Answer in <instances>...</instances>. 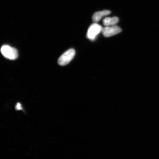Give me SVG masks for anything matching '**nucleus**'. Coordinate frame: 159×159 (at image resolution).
Instances as JSON below:
<instances>
[{
    "label": "nucleus",
    "mask_w": 159,
    "mask_h": 159,
    "mask_svg": "<svg viewBox=\"0 0 159 159\" xmlns=\"http://www.w3.org/2000/svg\"><path fill=\"white\" fill-rule=\"evenodd\" d=\"M2 54L5 58L10 60H15L18 57L17 50L8 45H3L1 48Z\"/></svg>",
    "instance_id": "f257e3e1"
},
{
    "label": "nucleus",
    "mask_w": 159,
    "mask_h": 159,
    "mask_svg": "<svg viewBox=\"0 0 159 159\" xmlns=\"http://www.w3.org/2000/svg\"><path fill=\"white\" fill-rule=\"evenodd\" d=\"M103 28L97 23H93L89 27L87 31V37L91 40L93 41L96 39L97 36L102 33Z\"/></svg>",
    "instance_id": "f03ea898"
},
{
    "label": "nucleus",
    "mask_w": 159,
    "mask_h": 159,
    "mask_svg": "<svg viewBox=\"0 0 159 159\" xmlns=\"http://www.w3.org/2000/svg\"><path fill=\"white\" fill-rule=\"evenodd\" d=\"M75 53L74 49H69L59 57L58 60V64L61 66H65L68 64L74 58Z\"/></svg>",
    "instance_id": "7ed1b4c3"
},
{
    "label": "nucleus",
    "mask_w": 159,
    "mask_h": 159,
    "mask_svg": "<svg viewBox=\"0 0 159 159\" xmlns=\"http://www.w3.org/2000/svg\"><path fill=\"white\" fill-rule=\"evenodd\" d=\"M122 31L120 28L118 26L105 27L103 28L102 33L105 37H109L116 35Z\"/></svg>",
    "instance_id": "20e7f679"
},
{
    "label": "nucleus",
    "mask_w": 159,
    "mask_h": 159,
    "mask_svg": "<svg viewBox=\"0 0 159 159\" xmlns=\"http://www.w3.org/2000/svg\"><path fill=\"white\" fill-rule=\"evenodd\" d=\"M111 13V11L108 10H104L102 11L97 12L94 13L93 16V20L94 23H97L102 18L110 15Z\"/></svg>",
    "instance_id": "39448f33"
},
{
    "label": "nucleus",
    "mask_w": 159,
    "mask_h": 159,
    "mask_svg": "<svg viewBox=\"0 0 159 159\" xmlns=\"http://www.w3.org/2000/svg\"><path fill=\"white\" fill-rule=\"evenodd\" d=\"M119 19L118 17H107L103 20V24L105 27L112 26L116 25L119 22Z\"/></svg>",
    "instance_id": "423d86ee"
},
{
    "label": "nucleus",
    "mask_w": 159,
    "mask_h": 159,
    "mask_svg": "<svg viewBox=\"0 0 159 159\" xmlns=\"http://www.w3.org/2000/svg\"><path fill=\"white\" fill-rule=\"evenodd\" d=\"M16 109H21V107L20 104V103H17L16 106Z\"/></svg>",
    "instance_id": "0eeeda50"
}]
</instances>
